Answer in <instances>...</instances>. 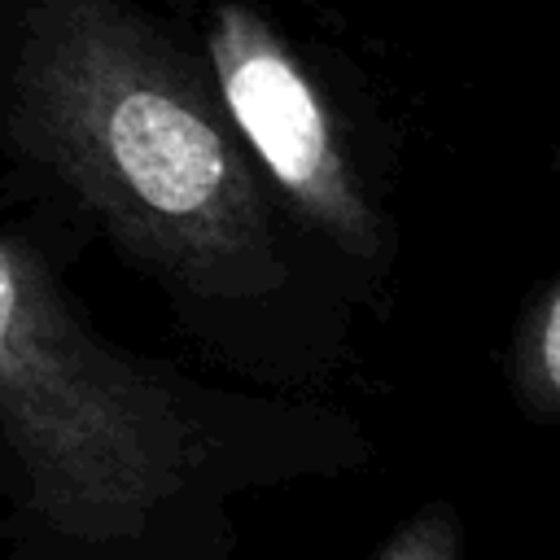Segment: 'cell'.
<instances>
[{
	"mask_svg": "<svg viewBox=\"0 0 560 560\" xmlns=\"http://www.w3.org/2000/svg\"><path fill=\"white\" fill-rule=\"evenodd\" d=\"M381 560H459V556H455L451 525L442 516H416L402 534H394Z\"/></svg>",
	"mask_w": 560,
	"mask_h": 560,
	"instance_id": "277c9868",
	"label": "cell"
},
{
	"mask_svg": "<svg viewBox=\"0 0 560 560\" xmlns=\"http://www.w3.org/2000/svg\"><path fill=\"white\" fill-rule=\"evenodd\" d=\"M201 472L192 407L0 228V499L13 560H144Z\"/></svg>",
	"mask_w": 560,
	"mask_h": 560,
	"instance_id": "7a4b0ae2",
	"label": "cell"
},
{
	"mask_svg": "<svg viewBox=\"0 0 560 560\" xmlns=\"http://www.w3.org/2000/svg\"><path fill=\"white\" fill-rule=\"evenodd\" d=\"M0 158L175 289L276 280L245 153L127 0H0Z\"/></svg>",
	"mask_w": 560,
	"mask_h": 560,
	"instance_id": "6da1fadb",
	"label": "cell"
},
{
	"mask_svg": "<svg viewBox=\"0 0 560 560\" xmlns=\"http://www.w3.org/2000/svg\"><path fill=\"white\" fill-rule=\"evenodd\" d=\"M206 52L228 122L271 171L280 192L346 249L372 254V214L346 171L315 83L276 31L254 9L219 4L206 26Z\"/></svg>",
	"mask_w": 560,
	"mask_h": 560,
	"instance_id": "3957f363",
	"label": "cell"
},
{
	"mask_svg": "<svg viewBox=\"0 0 560 560\" xmlns=\"http://www.w3.org/2000/svg\"><path fill=\"white\" fill-rule=\"evenodd\" d=\"M534 376H538V385L560 402V289L551 293V302L542 306V319H538V337H534Z\"/></svg>",
	"mask_w": 560,
	"mask_h": 560,
	"instance_id": "5b68a950",
	"label": "cell"
}]
</instances>
